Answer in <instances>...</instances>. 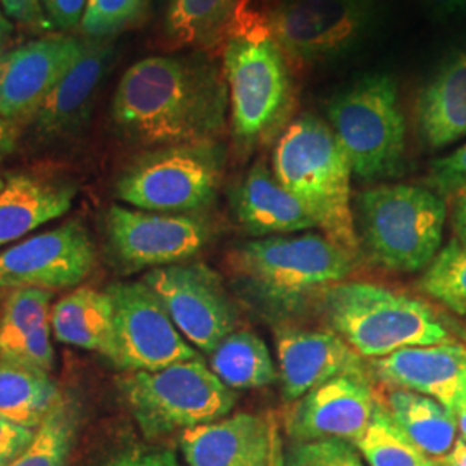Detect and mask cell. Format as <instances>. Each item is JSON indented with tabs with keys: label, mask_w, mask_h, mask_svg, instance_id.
Returning <instances> with one entry per match:
<instances>
[{
	"label": "cell",
	"mask_w": 466,
	"mask_h": 466,
	"mask_svg": "<svg viewBox=\"0 0 466 466\" xmlns=\"http://www.w3.org/2000/svg\"><path fill=\"white\" fill-rule=\"evenodd\" d=\"M230 109L223 66L208 52L152 56L121 76L111 117L127 140L167 147L217 140Z\"/></svg>",
	"instance_id": "obj_1"
},
{
	"label": "cell",
	"mask_w": 466,
	"mask_h": 466,
	"mask_svg": "<svg viewBox=\"0 0 466 466\" xmlns=\"http://www.w3.org/2000/svg\"><path fill=\"white\" fill-rule=\"evenodd\" d=\"M233 140L254 149L285 130L298 106L292 63L268 26L265 11L244 0L223 44Z\"/></svg>",
	"instance_id": "obj_2"
},
{
	"label": "cell",
	"mask_w": 466,
	"mask_h": 466,
	"mask_svg": "<svg viewBox=\"0 0 466 466\" xmlns=\"http://www.w3.org/2000/svg\"><path fill=\"white\" fill-rule=\"evenodd\" d=\"M271 169L323 235L358 261L361 244L350 204L352 169L330 125L313 115L296 117L275 146Z\"/></svg>",
	"instance_id": "obj_3"
},
{
	"label": "cell",
	"mask_w": 466,
	"mask_h": 466,
	"mask_svg": "<svg viewBox=\"0 0 466 466\" xmlns=\"http://www.w3.org/2000/svg\"><path fill=\"white\" fill-rule=\"evenodd\" d=\"M323 313L332 332L363 358L452 342L444 323L423 302L382 285L337 283L327 289Z\"/></svg>",
	"instance_id": "obj_4"
},
{
	"label": "cell",
	"mask_w": 466,
	"mask_h": 466,
	"mask_svg": "<svg viewBox=\"0 0 466 466\" xmlns=\"http://www.w3.org/2000/svg\"><path fill=\"white\" fill-rule=\"evenodd\" d=\"M446 202L431 188L377 185L358 194L360 244L379 267L413 273L429 267L442 244Z\"/></svg>",
	"instance_id": "obj_5"
},
{
	"label": "cell",
	"mask_w": 466,
	"mask_h": 466,
	"mask_svg": "<svg viewBox=\"0 0 466 466\" xmlns=\"http://www.w3.org/2000/svg\"><path fill=\"white\" fill-rule=\"evenodd\" d=\"M327 116L350 159L352 175L365 182L400 175L404 167L406 121L392 76L385 73L361 76L329 102Z\"/></svg>",
	"instance_id": "obj_6"
},
{
	"label": "cell",
	"mask_w": 466,
	"mask_h": 466,
	"mask_svg": "<svg viewBox=\"0 0 466 466\" xmlns=\"http://www.w3.org/2000/svg\"><path fill=\"white\" fill-rule=\"evenodd\" d=\"M119 390L147 439L221 420L237 400L202 358L156 371H130L119 380Z\"/></svg>",
	"instance_id": "obj_7"
},
{
	"label": "cell",
	"mask_w": 466,
	"mask_h": 466,
	"mask_svg": "<svg viewBox=\"0 0 466 466\" xmlns=\"http://www.w3.org/2000/svg\"><path fill=\"white\" fill-rule=\"evenodd\" d=\"M225 167L218 140L156 147L117 178V199L142 211L194 213L217 198Z\"/></svg>",
	"instance_id": "obj_8"
},
{
	"label": "cell",
	"mask_w": 466,
	"mask_h": 466,
	"mask_svg": "<svg viewBox=\"0 0 466 466\" xmlns=\"http://www.w3.org/2000/svg\"><path fill=\"white\" fill-rule=\"evenodd\" d=\"M267 21L290 63L323 66L360 49L380 23V0H273Z\"/></svg>",
	"instance_id": "obj_9"
},
{
	"label": "cell",
	"mask_w": 466,
	"mask_h": 466,
	"mask_svg": "<svg viewBox=\"0 0 466 466\" xmlns=\"http://www.w3.org/2000/svg\"><path fill=\"white\" fill-rule=\"evenodd\" d=\"M358 261L319 233L265 237L235 252V268L265 296L280 302L329 289L352 273Z\"/></svg>",
	"instance_id": "obj_10"
},
{
	"label": "cell",
	"mask_w": 466,
	"mask_h": 466,
	"mask_svg": "<svg viewBox=\"0 0 466 466\" xmlns=\"http://www.w3.org/2000/svg\"><path fill=\"white\" fill-rule=\"evenodd\" d=\"M142 282L196 350L211 354L225 337L235 332L237 308L211 268L202 263L156 268Z\"/></svg>",
	"instance_id": "obj_11"
},
{
	"label": "cell",
	"mask_w": 466,
	"mask_h": 466,
	"mask_svg": "<svg viewBox=\"0 0 466 466\" xmlns=\"http://www.w3.org/2000/svg\"><path fill=\"white\" fill-rule=\"evenodd\" d=\"M107 294L115 308L116 367L127 371H156L199 360L198 350L185 340L146 283H113Z\"/></svg>",
	"instance_id": "obj_12"
},
{
	"label": "cell",
	"mask_w": 466,
	"mask_h": 466,
	"mask_svg": "<svg viewBox=\"0 0 466 466\" xmlns=\"http://www.w3.org/2000/svg\"><path fill=\"white\" fill-rule=\"evenodd\" d=\"M206 218L194 213H154L111 206L107 235L127 267L163 268L196 256L209 238Z\"/></svg>",
	"instance_id": "obj_13"
},
{
	"label": "cell",
	"mask_w": 466,
	"mask_h": 466,
	"mask_svg": "<svg viewBox=\"0 0 466 466\" xmlns=\"http://www.w3.org/2000/svg\"><path fill=\"white\" fill-rule=\"evenodd\" d=\"M94 265L88 232L69 221L0 250V289H66L85 280Z\"/></svg>",
	"instance_id": "obj_14"
},
{
	"label": "cell",
	"mask_w": 466,
	"mask_h": 466,
	"mask_svg": "<svg viewBox=\"0 0 466 466\" xmlns=\"http://www.w3.org/2000/svg\"><path fill=\"white\" fill-rule=\"evenodd\" d=\"M85 40L50 35L0 54V116L30 125L42 102L82 56Z\"/></svg>",
	"instance_id": "obj_15"
},
{
	"label": "cell",
	"mask_w": 466,
	"mask_h": 466,
	"mask_svg": "<svg viewBox=\"0 0 466 466\" xmlns=\"http://www.w3.org/2000/svg\"><path fill=\"white\" fill-rule=\"evenodd\" d=\"M180 450L188 466H285L273 413H237L188 429Z\"/></svg>",
	"instance_id": "obj_16"
},
{
	"label": "cell",
	"mask_w": 466,
	"mask_h": 466,
	"mask_svg": "<svg viewBox=\"0 0 466 466\" xmlns=\"http://www.w3.org/2000/svg\"><path fill=\"white\" fill-rule=\"evenodd\" d=\"M377 404L368 377H339L290 402L285 432L294 442L344 439L354 444L367 432Z\"/></svg>",
	"instance_id": "obj_17"
},
{
	"label": "cell",
	"mask_w": 466,
	"mask_h": 466,
	"mask_svg": "<svg viewBox=\"0 0 466 466\" xmlns=\"http://www.w3.org/2000/svg\"><path fill=\"white\" fill-rule=\"evenodd\" d=\"M283 400H299L339 377H368L367 363L335 332L287 329L277 337Z\"/></svg>",
	"instance_id": "obj_18"
},
{
	"label": "cell",
	"mask_w": 466,
	"mask_h": 466,
	"mask_svg": "<svg viewBox=\"0 0 466 466\" xmlns=\"http://www.w3.org/2000/svg\"><path fill=\"white\" fill-rule=\"evenodd\" d=\"M115 52L111 40L85 38L82 56L54 86L30 121L38 138H66L84 127L92 113L100 85L111 69Z\"/></svg>",
	"instance_id": "obj_19"
},
{
	"label": "cell",
	"mask_w": 466,
	"mask_h": 466,
	"mask_svg": "<svg viewBox=\"0 0 466 466\" xmlns=\"http://www.w3.org/2000/svg\"><path fill=\"white\" fill-rule=\"evenodd\" d=\"M371 368L389 387L423 394L451 411L465 380L466 348L456 342L406 348L373 360Z\"/></svg>",
	"instance_id": "obj_20"
},
{
	"label": "cell",
	"mask_w": 466,
	"mask_h": 466,
	"mask_svg": "<svg viewBox=\"0 0 466 466\" xmlns=\"http://www.w3.org/2000/svg\"><path fill=\"white\" fill-rule=\"evenodd\" d=\"M230 202L240 227L254 237L318 228L304 204L279 182L263 161H258L233 187Z\"/></svg>",
	"instance_id": "obj_21"
},
{
	"label": "cell",
	"mask_w": 466,
	"mask_h": 466,
	"mask_svg": "<svg viewBox=\"0 0 466 466\" xmlns=\"http://www.w3.org/2000/svg\"><path fill=\"white\" fill-rule=\"evenodd\" d=\"M50 299L44 289H15L0 311V360L50 373Z\"/></svg>",
	"instance_id": "obj_22"
},
{
	"label": "cell",
	"mask_w": 466,
	"mask_h": 466,
	"mask_svg": "<svg viewBox=\"0 0 466 466\" xmlns=\"http://www.w3.org/2000/svg\"><path fill=\"white\" fill-rule=\"evenodd\" d=\"M418 132L431 149L466 137V47L450 56L421 88Z\"/></svg>",
	"instance_id": "obj_23"
},
{
	"label": "cell",
	"mask_w": 466,
	"mask_h": 466,
	"mask_svg": "<svg viewBox=\"0 0 466 466\" xmlns=\"http://www.w3.org/2000/svg\"><path fill=\"white\" fill-rule=\"evenodd\" d=\"M76 188L35 175H11L0 188V248L66 215Z\"/></svg>",
	"instance_id": "obj_24"
},
{
	"label": "cell",
	"mask_w": 466,
	"mask_h": 466,
	"mask_svg": "<svg viewBox=\"0 0 466 466\" xmlns=\"http://www.w3.org/2000/svg\"><path fill=\"white\" fill-rule=\"evenodd\" d=\"M50 325L59 342L99 352L115 363V308L107 290L82 287L67 294L52 308Z\"/></svg>",
	"instance_id": "obj_25"
},
{
	"label": "cell",
	"mask_w": 466,
	"mask_h": 466,
	"mask_svg": "<svg viewBox=\"0 0 466 466\" xmlns=\"http://www.w3.org/2000/svg\"><path fill=\"white\" fill-rule=\"evenodd\" d=\"M379 402L400 432L433 460L444 458L456 444V420L432 398L390 387L385 400Z\"/></svg>",
	"instance_id": "obj_26"
},
{
	"label": "cell",
	"mask_w": 466,
	"mask_h": 466,
	"mask_svg": "<svg viewBox=\"0 0 466 466\" xmlns=\"http://www.w3.org/2000/svg\"><path fill=\"white\" fill-rule=\"evenodd\" d=\"M244 0H169L163 34L173 49L208 52L225 44Z\"/></svg>",
	"instance_id": "obj_27"
},
{
	"label": "cell",
	"mask_w": 466,
	"mask_h": 466,
	"mask_svg": "<svg viewBox=\"0 0 466 466\" xmlns=\"http://www.w3.org/2000/svg\"><path fill=\"white\" fill-rule=\"evenodd\" d=\"M61 400L47 371L0 360V417L38 429Z\"/></svg>",
	"instance_id": "obj_28"
},
{
	"label": "cell",
	"mask_w": 466,
	"mask_h": 466,
	"mask_svg": "<svg viewBox=\"0 0 466 466\" xmlns=\"http://www.w3.org/2000/svg\"><path fill=\"white\" fill-rule=\"evenodd\" d=\"M209 367L230 389H261L279 379L265 340L248 330L225 337L209 354Z\"/></svg>",
	"instance_id": "obj_29"
},
{
	"label": "cell",
	"mask_w": 466,
	"mask_h": 466,
	"mask_svg": "<svg viewBox=\"0 0 466 466\" xmlns=\"http://www.w3.org/2000/svg\"><path fill=\"white\" fill-rule=\"evenodd\" d=\"M80 413L71 400H61L42 425L32 444L7 466H67L78 435Z\"/></svg>",
	"instance_id": "obj_30"
},
{
	"label": "cell",
	"mask_w": 466,
	"mask_h": 466,
	"mask_svg": "<svg viewBox=\"0 0 466 466\" xmlns=\"http://www.w3.org/2000/svg\"><path fill=\"white\" fill-rule=\"evenodd\" d=\"M354 448L370 466H439V461L417 448L389 417L382 404L375 408L373 418Z\"/></svg>",
	"instance_id": "obj_31"
},
{
	"label": "cell",
	"mask_w": 466,
	"mask_h": 466,
	"mask_svg": "<svg viewBox=\"0 0 466 466\" xmlns=\"http://www.w3.org/2000/svg\"><path fill=\"white\" fill-rule=\"evenodd\" d=\"M418 285L451 311L466 315V242L454 238L439 250Z\"/></svg>",
	"instance_id": "obj_32"
},
{
	"label": "cell",
	"mask_w": 466,
	"mask_h": 466,
	"mask_svg": "<svg viewBox=\"0 0 466 466\" xmlns=\"http://www.w3.org/2000/svg\"><path fill=\"white\" fill-rule=\"evenodd\" d=\"M149 0H88L80 28L85 38L111 40L140 23Z\"/></svg>",
	"instance_id": "obj_33"
},
{
	"label": "cell",
	"mask_w": 466,
	"mask_h": 466,
	"mask_svg": "<svg viewBox=\"0 0 466 466\" xmlns=\"http://www.w3.org/2000/svg\"><path fill=\"white\" fill-rule=\"evenodd\" d=\"M285 466H365L358 450L344 439L292 442L285 450Z\"/></svg>",
	"instance_id": "obj_34"
},
{
	"label": "cell",
	"mask_w": 466,
	"mask_h": 466,
	"mask_svg": "<svg viewBox=\"0 0 466 466\" xmlns=\"http://www.w3.org/2000/svg\"><path fill=\"white\" fill-rule=\"evenodd\" d=\"M427 185L439 196H454L466 188V144L432 161Z\"/></svg>",
	"instance_id": "obj_35"
},
{
	"label": "cell",
	"mask_w": 466,
	"mask_h": 466,
	"mask_svg": "<svg viewBox=\"0 0 466 466\" xmlns=\"http://www.w3.org/2000/svg\"><path fill=\"white\" fill-rule=\"evenodd\" d=\"M36 429L0 417V466H7L26 450L35 439Z\"/></svg>",
	"instance_id": "obj_36"
},
{
	"label": "cell",
	"mask_w": 466,
	"mask_h": 466,
	"mask_svg": "<svg viewBox=\"0 0 466 466\" xmlns=\"http://www.w3.org/2000/svg\"><path fill=\"white\" fill-rule=\"evenodd\" d=\"M0 5L11 21H16L35 30L52 28L49 17L44 11L42 0H0Z\"/></svg>",
	"instance_id": "obj_37"
},
{
	"label": "cell",
	"mask_w": 466,
	"mask_h": 466,
	"mask_svg": "<svg viewBox=\"0 0 466 466\" xmlns=\"http://www.w3.org/2000/svg\"><path fill=\"white\" fill-rule=\"evenodd\" d=\"M88 0H42L52 28L73 30L80 26Z\"/></svg>",
	"instance_id": "obj_38"
},
{
	"label": "cell",
	"mask_w": 466,
	"mask_h": 466,
	"mask_svg": "<svg viewBox=\"0 0 466 466\" xmlns=\"http://www.w3.org/2000/svg\"><path fill=\"white\" fill-rule=\"evenodd\" d=\"M107 466H180L173 451H130L115 458Z\"/></svg>",
	"instance_id": "obj_39"
},
{
	"label": "cell",
	"mask_w": 466,
	"mask_h": 466,
	"mask_svg": "<svg viewBox=\"0 0 466 466\" xmlns=\"http://www.w3.org/2000/svg\"><path fill=\"white\" fill-rule=\"evenodd\" d=\"M19 140V125L0 116V161H4L7 156L16 149Z\"/></svg>",
	"instance_id": "obj_40"
},
{
	"label": "cell",
	"mask_w": 466,
	"mask_h": 466,
	"mask_svg": "<svg viewBox=\"0 0 466 466\" xmlns=\"http://www.w3.org/2000/svg\"><path fill=\"white\" fill-rule=\"evenodd\" d=\"M452 228L456 238L466 242V188L452 196Z\"/></svg>",
	"instance_id": "obj_41"
},
{
	"label": "cell",
	"mask_w": 466,
	"mask_h": 466,
	"mask_svg": "<svg viewBox=\"0 0 466 466\" xmlns=\"http://www.w3.org/2000/svg\"><path fill=\"white\" fill-rule=\"evenodd\" d=\"M433 15L441 17L454 16L466 11V0H425Z\"/></svg>",
	"instance_id": "obj_42"
},
{
	"label": "cell",
	"mask_w": 466,
	"mask_h": 466,
	"mask_svg": "<svg viewBox=\"0 0 466 466\" xmlns=\"http://www.w3.org/2000/svg\"><path fill=\"white\" fill-rule=\"evenodd\" d=\"M451 413H452V417H454L456 423H458V431L461 433V439L466 441V375L463 385L460 389V394H458V398H456L454 404H452Z\"/></svg>",
	"instance_id": "obj_43"
},
{
	"label": "cell",
	"mask_w": 466,
	"mask_h": 466,
	"mask_svg": "<svg viewBox=\"0 0 466 466\" xmlns=\"http://www.w3.org/2000/svg\"><path fill=\"white\" fill-rule=\"evenodd\" d=\"M439 461V466H466V441L460 439L452 446V450Z\"/></svg>",
	"instance_id": "obj_44"
},
{
	"label": "cell",
	"mask_w": 466,
	"mask_h": 466,
	"mask_svg": "<svg viewBox=\"0 0 466 466\" xmlns=\"http://www.w3.org/2000/svg\"><path fill=\"white\" fill-rule=\"evenodd\" d=\"M15 32V26H13V21L7 17V15L4 13L2 5H0V54L4 52V47L7 46L11 35Z\"/></svg>",
	"instance_id": "obj_45"
},
{
	"label": "cell",
	"mask_w": 466,
	"mask_h": 466,
	"mask_svg": "<svg viewBox=\"0 0 466 466\" xmlns=\"http://www.w3.org/2000/svg\"><path fill=\"white\" fill-rule=\"evenodd\" d=\"M4 182H5V180H4V178H2V177H0V188H2V187H4Z\"/></svg>",
	"instance_id": "obj_46"
}]
</instances>
